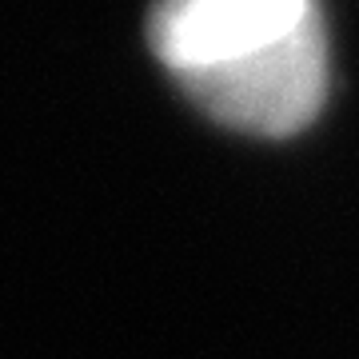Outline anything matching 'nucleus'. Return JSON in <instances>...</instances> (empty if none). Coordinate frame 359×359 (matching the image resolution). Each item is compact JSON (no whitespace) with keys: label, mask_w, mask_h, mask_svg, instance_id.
Masks as SVG:
<instances>
[{"label":"nucleus","mask_w":359,"mask_h":359,"mask_svg":"<svg viewBox=\"0 0 359 359\" xmlns=\"http://www.w3.org/2000/svg\"><path fill=\"white\" fill-rule=\"evenodd\" d=\"M176 84L212 120L252 136H295L316 120L327 92V40L311 13L287 36L216 65L176 68Z\"/></svg>","instance_id":"nucleus-1"},{"label":"nucleus","mask_w":359,"mask_h":359,"mask_svg":"<svg viewBox=\"0 0 359 359\" xmlns=\"http://www.w3.org/2000/svg\"><path fill=\"white\" fill-rule=\"evenodd\" d=\"M311 13L316 0H196L172 25L148 32V44L168 72L216 65L287 36Z\"/></svg>","instance_id":"nucleus-2"},{"label":"nucleus","mask_w":359,"mask_h":359,"mask_svg":"<svg viewBox=\"0 0 359 359\" xmlns=\"http://www.w3.org/2000/svg\"><path fill=\"white\" fill-rule=\"evenodd\" d=\"M196 0H152V8H148V32H156V28L172 25L184 8H192Z\"/></svg>","instance_id":"nucleus-3"}]
</instances>
